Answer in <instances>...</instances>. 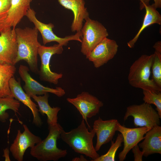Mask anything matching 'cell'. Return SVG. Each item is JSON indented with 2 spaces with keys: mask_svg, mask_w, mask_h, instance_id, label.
Segmentation results:
<instances>
[{
  "mask_svg": "<svg viewBox=\"0 0 161 161\" xmlns=\"http://www.w3.org/2000/svg\"><path fill=\"white\" fill-rule=\"evenodd\" d=\"M154 3L153 5L156 8H160L161 7V0H154Z\"/></svg>",
  "mask_w": 161,
  "mask_h": 161,
  "instance_id": "cell-33",
  "label": "cell"
},
{
  "mask_svg": "<svg viewBox=\"0 0 161 161\" xmlns=\"http://www.w3.org/2000/svg\"><path fill=\"white\" fill-rule=\"evenodd\" d=\"M49 134L44 140L30 149V153L34 157L40 161H56L65 157L67 154L66 150H63L57 147V142L60 138L64 129L58 123L48 126Z\"/></svg>",
  "mask_w": 161,
  "mask_h": 161,
  "instance_id": "cell-4",
  "label": "cell"
},
{
  "mask_svg": "<svg viewBox=\"0 0 161 161\" xmlns=\"http://www.w3.org/2000/svg\"><path fill=\"white\" fill-rule=\"evenodd\" d=\"M151 69V79L156 84L161 88V53L155 51Z\"/></svg>",
  "mask_w": 161,
  "mask_h": 161,
  "instance_id": "cell-26",
  "label": "cell"
},
{
  "mask_svg": "<svg viewBox=\"0 0 161 161\" xmlns=\"http://www.w3.org/2000/svg\"><path fill=\"white\" fill-rule=\"evenodd\" d=\"M15 28L3 30L0 35V62L15 65L18 52Z\"/></svg>",
  "mask_w": 161,
  "mask_h": 161,
  "instance_id": "cell-13",
  "label": "cell"
},
{
  "mask_svg": "<svg viewBox=\"0 0 161 161\" xmlns=\"http://www.w3.org/2000/svg\"><path fill=\"white\" fill-rule=\"evenodd\" d=\"M29 71V69L26 66L21 65L19 67V74L25 83L24 89L26 94L31 97L33 95H42L49 93L59 97L63 96L65 94V91L61 87L51 88L41 85L31 76Z\"/></svg>",
  "mask_w": 161,
  "mask_h": 161,
  "instance_id": "cell-10",
  "label": "cell"
},
{
  "mask_svg": "<svg viewBox=\"0 0 161 161\" xmlns=\"http://www.w3.org/2000/svg\"><path fill=\"white\" fill-rule=\"evenodd\" d=\"M118 122L117 119L103 120L100 117L95 121L93 129L97 136V142L95 147L96 151H99L102 145L112 140L117 131Z\"/></svg>",
  "mask_w": 161,
  "mask_h": 161,
  "instance_id": "cell-15",
  "label": "cell"
},
{
  "mask_svg": "<svg viewBox=\"0 0 161 161\" xmlns=\"http://www.w3.org/2000/svg\"><path fill=\"white\" fill-rule=\"evenodd\" d=\"M143 141L139 144L143 156L147 157L154 154H161V127L154 126L145 134Z\"/></svg>",
  "mask_w": 161,
  "mask_h": 161,
  "instance_id": "cell-19",
  "label": "cell"
},
{
  "mask_svg": "<svg viewBox=\"0 0 161 161\" xmlns=\"http://www.w3.org/2000/svg\"><path fill=\"white\" fill-rule=\"evenodd\" d=\"M11 0H0V32L10 9Z\"/></svg>",
  "mask_w": 161,
  "mask_h": 161,
  "instance_id": "cell-27",
  "label": "cell"
},
{
  "mask_svg": "<svg viewBox=\"0 0 161 161\" xmlns=\"http://www.w3.org/2000/svg\"><path fill=\"white\" fill-rule=\"evenodd\" d=\"M81 52L87 57L94 48L109 34L100 23L88 18L83 26Z\"/></svg>",
  "mask_w": 161,
  "mask_h": 161,
  "instance_id": "cell-5",
  "label": "cell"
},
{
  "mask_svg": "<svg viewBox=\"0 0 161 161\" xmlns=\"http://www.w3.org/2000/svg\"><path fill=\"white\" fill-rule=\"evenodd\" d=\"M130 116L133 117L134 125L136 127L146 126L152 128L160 124L161 118L157 112L151 104L145 103L127 107L123 117L124 121H125Z\"/></svg>",
  "mask_w": 161,
  "mask_h": 161,
  "instance_id": "cell-6",
  "label": "cell"
},
{
  "mask_svg": "<svg viewBox=\"0 0 161 161\" xmlns=\"http://www.w3.org/2000/svg\"><path fill=\"white\" fill-rule=\"evenodd\" d=\"M140 9V10L145 8V6L149 5V3L150 0H139Z\"/></svg>",
  "mask_w": 161,
  "mask_h": 161,
  "instance_id": "cell-29",
  "label": "cell"
},
{
  "mask_svg": "<svg viewBox=\"0 0 161 161\" xmlns=\"http://www.w3.org/2000/svg\"><path fill=\"white\" fill-rule=\"evenodd\" d=\"M145 14L141 27L134 38L127 43L130 48L134 47L140 35L145 28L154 24H161V16L153 4L145 6Z\"/></svg>",
  "mask_w": 161,
  "mask_h": 161,
  "instance_id": "cell-21",
  "label": "cell"
},
{
  "mask_svg": "<svg viewBox=\"0 0 161 161\" xmlns=\"http://www.w3.org/2000/svg\"><path fill=\"white\" fill-rule=\"evenodd\" d=\"M118 47L116 42L107 37L98 44L86 57L96 68H99L113 59Z\"/></svg>",
  "mask_w": 161,
  "mask_h": 161,
  "instance_id": "cell-12",
  "label": "cell"
},
{
  "mask_svg": "<svg viewBox=\"0 0 161 161\" xmlns=\"http://www.w3.org/2000/svg\"><path fill=\"white\" fill-rule=\"evenodd\" d=\"M66 9L71 10L74 16L71 25L72 32H80L83 26V22L89 18V13L85 6L84 0H57Z\"/></svg>",
  "mask_w": 161,
  "mask_h": 161,
  "instance_id": "cell-17",
  "label": "cell"
},
{
  "mask_svg": "<svg viewBox=\"0 0 161 161\" xmlns=\"http://www.w3.org/2000/svg\"><path fill=\"white\" fill-rule=\"evenodd\" d=\"M63 46L59 44L50 46H46L40 44L38 54L41 60V66L39 72L41 80L54 84H57L59 79L63 76L62 73L52 72L50 67V62L52 56L55 54H61L63 51Z\"/></svg>",
  "mask_w": 161,
  "mask_h": 161,
  "instance_id": "cell-7",
  "label": "cell"
},
{
  "mask_svg": "<svg viewBox=\"0 0 161 161\" xmlns=\"http://www.w3.org/2000/svg\"><path fill=\"white\" fill-rule=\"evenodd\" d=\"M15 65L0 62V97H13L9 85L10 79L15 73Z\"/></svg>",
  "mask_w": 161,
  "mask_h": 161,
  "instance_id": "cell-22",
  "label": "cell"
},
{
  "mask_svg": "<svg viewBox=\"0 0 161 161\" xmlns=\"http://www.w3.org/2000/svg\"><path fill=\"white\" fill-rule=\"evenodd\" d=\"M48 93L42 95H33L31 97L38 104L39 112L42 115H46L48 126L56 124L58 114L61 109L58 107H52L48 103Z\"/></svg>",
  "mask_w": 161,
  "mask_h": 161,
  "instance_id": "cell-20",
  "label": "cell"
},
{
  "mask_svg": "<svg viewBox=\"0 0 161 161\" xmlns=\"http://www.w3.org/2000/svg\"><path fill=\"white\" fill-rule=\"evenodd\" d=\"M123 137L121 134H118L115 142L111 141V146L108 152L105 154L100 156L94 161H114L115 156L118 148L123 142Z\"/></svg>",
  "mask_w": 161,
  "mask_h": 161,
  "instance_id": "cell-24",
  "label": "cell"
},
{
  "mask_svg": "<svg viewBox=\"0 0 161 161\" xmlns=\"http://www.w3.org/2000/svg\"><path fill=\"white\" fill-rule=\"evenodd\" d=\"M25 16L34 24L35 27L41 33L44 45L48 43L55 41L62 46H65L70 41L75 40L80 42L82 41L80 38L82 36L81 31L77 32L75 35L67 36L64 38L58 36L52 31L54 27V24L52 23L45 24L40 21L36 17V12L31 8L28 10Z\"/></svg>",
  "mask_w": 161,
  "mask_h": 161,
  "instance_id": "cell-8",
  "label": "cell"
},
{
  "mask_svg": "<svg viewBox=\"0 0 161 161\" xmlns=\"http://www.w3.org/2000/svg\"><path fill=\"white\" fill-rule=\"evenodd\" d=\"M66 100L76 108L88 126L87 118L98 114L103 105L102 102L96 97L86 92H82L75 97L68 98Z\"/></svg>",
  "mask_w": 161,
  "mask_h": 161,
  "instance_id": "cell-9",
  "label": "cell"
},
{
  "mask_svg": "<svg viewBox=\"0 0 161 161\" xmlns=\"http://www.w3.org/2000/svg\"><path fill=\"white\" fill-rule=\"evenodd\" d=\"M20 106V102L13 97H0V121L5 123L9 117L6 110L10 109L18 113Z\"/></svg>",
  "mask_w": 161,
  "mask_h": 161,
  "instance_id": "cell-23",
  "label": "cell"
},
{
  "mask_svg": "<svg viewBox=\"0 0 161 161\" xmlns=\"http://www.w3.org/2000/svg\"><path fill=\"white\" fill-rule=\"evenodd\" d=\"M9 87L13 97L21 102L31 110L33 116L32 123L37 126H41L43 123L39 113L38 106L22 89L20 81H17L14 77L9 82Z\"/></svg>",
  "mask_w": 161,
  "mask_h": 161,
  "instance_id": "cell-16",
  "label": "cell"
},
{
  "mask_svg": "<svg viewBox=\"0 0 161 161\" xmlns=\"http://www.w3.org/2000/svg\"><path fill=\"white\" fill-rule=\"evenodd\" d=\"M151 129L146 126L128 128L118 123L117 130L122 135L124 142L123 149L118 155L120 161H123L125 159L130 150L144 139V135Z\"/></svg>",
  "mask_w": 161,
  "mask_h": 161,
  "instance_id": "cell-14",
  "label": "cell"
},
{
  "mask_svg": "<svg viewBox=\"0 0 161 161\" xmlns=\"http://www.w3.org/2000/svg\"><path fill=\"white\" fill-rule=\"evenodd\" d=\"M72 161H86L87 160L84 158L82 155H81L79 157H76L73 158Z\"/></svg>",
  "mask_w": 161,
  "mask_h": 161,
  "instance_id": "cell-32",
  "label": "cell"
},
{
  "mask_svg": "<svg viewBox=\"0 0 161 161\" xmlns=\"http://www.w3.org/2000/svg\"><path fill=\"white\" fill-rule=\"evenodd\" d=\"M154 56V53L150 55H143L131 65L128 80L131 86L156 93L161 92V88L150 78Z\"/></svg>",
  "mask_w": 161,
  "mask_h": 161,
  "instance_id": "cell-3",
  "label": "cell"
},
{
  "mask_svg": "<svg viewBox=\"0 0 161 161\" xmlns=\"http://www.w3.org/2000/svg\"><path fill=\"white\" fill-rule=\"evenodd\" d=\"M144 96L143 100L144 103L153 104L156 107L157 110L160 117L161 118V92L158 93L143 90Z\"/></svg>",
  "mask_w": 161,
  "mask_h": 161,
  "instance_id": "cell-25",
  "label": "cell"
},
{
  "mask_svg": "<svg viewBox=\"0 0 161 161\" xmlns=\"http://www.w3.org/2000/svg\"><path fill=\"white\" fill-rule=\"evenodd\" d=\"M155 52L161 53V42L158 41L155 43L153 46Z\"/></svg>",
  "mask_w": 161,
  "mask_h": 161,
  "instance_id": "cell-30",
  "label": "cell"
},
{
  "mask_svg": "<svg viewBox=\"0 0 161 161\" xmlns=\"http://www.w3.org/2000/svg\"><path fill=\"white\" fill-rule=\"evenodd\" d=\"M32 1L11 0L10 7L1 32L8 28H16L30 8V4Z\"/></svg>",
  "mask_w": 161,
  "mask_h": 161,
  "instance_id": "cell-18",
  "label": "cell"
},
{
  "mask_svg": "<svg viewBox=\"0 0 161 161\" xmlns=\"http://www.w3.org/2000/svg\"><path fill=\"white\" fill-rule=\"evenodd\" d=\"M15 30L18 45L15 64L20 61H25L32 72H37L38 49L40 44L38 39V30L35 27H26L16 28Z\"/></svg>",
  "mask_w": 161,
  "mask_h": 161,
  "instance_id": "cell-1",
  "label": "cell"
},
{
  "mask_svg": "<svg viewBox=\"0 0 161 161\" xmlns=\"http://www.w3.org/2000/svg\"><path fill=\"white\" fill-rule=\"evenodd\" d=\"M134 155V161H142L143 160V153L141 151L138 144L136 145L132 148Z\"/></svg>",
  "mask_w": 161,
  "mask_h": 161,
  "instance_id": "cell-28",
  "label": "cell"
},
{
  "mask_svg": "<svg viewBox=\"0 0 161 161\" xmlns=\"http://www.w3.org/2000/svg\"><path fill=\"white\" fill-rule=\"evenodd\" d=\"M9 151L7 148H6L3 150V156L5 158V161H10L9 157Z\"/></svg>",
  "mask_w": 161,
  "mask_h": 161,
  "instance_id": "cell-31",
  "label": "cell"
},
{
  "mask_svg": "<svg viewBox=\"0 0 161 161\" xmlns=\"http://www.w3.org/2000/svg\"><path fill=\"white\" fill-rule=\"evenodd\" d=\"M95 134L94 129L89 131L84 120L76 128L66 132L63 129L60 138L76 152L83 154L94 161L100 156L93 145V140Z\"/></svg>",
  "mask_w": 161,
  "mask_h": 161,
  "instance_id": "cell-2",
  "label": "cell"
},
{
  "mask_svg": "<svg viewBox=\"0 0 161 161\" xmlns=\"http://www.w3.org/2000/svg\"><path fill=\"white\" fill-rule=\"evenodd\" d=\"M24 131L17 130L16 137L10 146L9 150L14 158L18 161H22L26 150L32 148L41 140V138L32 133L27 126L23 124Z\"/></svg>",
  "mask_w": 161,
  "mask_h": 161,
  "instance_id": "cell-11",
  "label": "cell"
}]
</instances>
